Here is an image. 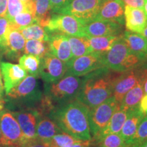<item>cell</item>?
I'll return each mask as SVG.
<instances>
[{
  "label": "cell",
  "instance_id": "cell-6",
  "mask_svg": "<svg viewBox=\"0 0 147 147\" xmlns=\"http://www.w3.org/2000/svg\"><path fill=\"white\" fill-rule=\"evenodd\" d=\"M0 145H18L22 146L24 140L20 127L12 112L5 108V104L0 108Z\"/></svg>",
  "mask_w": 147,
  "mask_h": 147
},
{
  "label": "cell",
  "instance_id": "cell-1",
  "mask_svg": "<svg viewBox=\"0 0 147 147\" xmlns=\"http://www.w3.org/2000/svg\"><path fill=\"white\" fill-rule=\"evenodd\" d=\"M90 109L76 100L51 113V118L65 133L82 141L91 140L89 125Z\"/></svg>",
  "mask_w": 147,
  "mask_h": 147
},
{
  "label": "cell",
  "instance_id": "cell-48",
  "mask_svg": "<svg viewBox=\"0 0 147 147\" xmlns=\"http://www.w3.org/2000/svg\"><path fill=\"white\" fill-rule=\"evenodd\" d=\"M0 147H22L18 145H0Z\"/></svg>",
  "mask_w": 147,
  "mask_h": 147
},
{
  "label": "cell",
  "instance_id": "cell-49",
  "mask_svg": "<svg viewBox=\"0 0 147 147\" xmlns=\"http://www.w3.org/2000/svg\"><path fill=\"white\" fill-rule=\"evenodd\" d=\"M143 10L145 12V13L147 15V0H145V3L144 5V8H143Z\"/></svg>",
  "mask_w": 147,
  "mask_h": 147
},
{
  "label": "cell",
  "instance_id": "cell-25",
  "mask_svg": "<svg viewBox=\"0 0 147 147\" xmlns=\"http://www.w3.org/2000/svg\"><path fill=\"white\" fill-rule=\"evenodd\" d=\"M121 36H95L87 38L89 39L92 53L103 55L111 49L115 42Z\"/></svg>",
  "mask_w": 147,
  "mask_h": 147
},
{
  "label": "cell",
  "instance_id": "cell-31",
  "mask_svg": "<svg viewBox=\"0 0 147 147\" xmlns=\"http://www.w3.org/2000/svg\"><path fill=\"white\" fill-rule=\"evenodd\" d=\"M10 23L11 28L21 30L25 27L37 23V21L36 16L34 14L27 11H23L14 16L13 19L10 21Z\"/></svg>",
  "mask_w": 147,
  "mask_h": 147
},
{
  "label": "cell",
  "instance_id": "cell-50",
  "mask_svg": "<svg viewBox=\"0 0 147 147\" xmlns=\"http://www.w3.org/2000/svg\"><path fill=\"white\" fill-rule=\"evenodd\" d=\"M69 1V0H67V1ZM67 1H66V2H67Z\"/></svg>",
  "mask_w": 147,
  "mask_h": 147
},
{
  "label": "cell",
  "instance_id": "cell-28",
  "mask_svg": "<svg viewBox=\"0 0 147 147\" xmlns=\"http://www.w3.org/2000/svg\"><path fill=\"white\" fill-rule=\"evenodd\" d=\"M25 54L32 55L40 59L50 53L48 42L36 40H27L25 42L24 48Z\"/></svg>",
  "mask_w": 147,
  "mask_h": 147
},
{
  "label": "cell",
  "instance_id": "cell-15",
  "mask_svg": "<svg viewBox=\"0 0 147 147\" xmlns=\"http://www.w3.org/2000/svg\"><path fill=\"white\" fill-rule=\"evenodd\" d=\"M123 25L115 22L94 20L84 25L86 37L121 36Z\"/></svg>",
  "mask_w": 147,
  "mask_h": 147
},
{
  "label": "cell",
  "instance_id": "cell-41",
  "mask_svg": "<svg viewBox=\"0 0 147 147\" xmlns=\"http://www.w3.org/2000/svg\"><path fill=\"white\" fill-rule=\"evenodd\" d=\"M8 6V0H0V16H5Z\"/></svg>",
  "mask_w": 147,
  "mask_h": 147
},
{
  "label": "cell",
  "instance_id": "cell-10",
  "mask_svg": "<svg viewBox=\"0 0 147 147\" xmlns=\"http://www.w3.org/2000/svg\"><path fill=\"white\" fill-rule=\"evenodd\" d=\"M67 64L65 76H84L104 66L102 61V55L92 53L79 57L73 58Z\"/></svg>",
  "mask_w": 147,
  "mask_h": 147
},
{
  "label": "cell",
  "instance_id": "cell-45",
  "mask_svg": "<svg viewBox=\"0 0 147 147\" xmlns=\"http://www.w3.org/2000/svg\"><path fill=\"white\" fill-rule=\"evenodd\" d=\"M130 147H147V140L146 142L142 143V144H138V145H134V146H131Z\"/></svg>",
  "mask_w": 147,
  "mask_h": 147
},
{
  "label": "cell",
  "instance_id": "cell-38",
  "mask_svg": "<svg viewBox=\"0 0 147 147\" xmlns=\"http://www.w3.org/2000/svg\"><path fill=\"white\" fill-rule=\"evenodd\" d=\"M22 147H52L50 142H46L43 141H40L39 140L32 141L23 144Z\"/></svg>",
  "mask_w": 147,
  "mask_h": 147
},
{
  "label": "cell",
  "instance_id": "cell-39",
  "mask_svg": "<svg viewBox=\"0 0 147 147\" xmlns=\"http://www.w3.org/2000/svg\"><path fill=\"white\" fill-rule=\"evenodd\" d=\"M125 5L134 8L143 9L145 3V0H123Z\"/></svg>",
  "mask_w": 147,
  "mask_h": 147
},
{
  "label": "cell",
  "instance_id": "cell-13",
  "mask_svg": "<svg viewBox=\"0 0 147 147\" xmlns=\"http://www.w3.org/2000/svg\"><path fill=\"white\" fill-rule=\"evenodd\" d=\"M12 115L17 120L23 134L24 144L36 140L37 117L38 114L34 109L20 110L12 111Z\"/></svg>",
  "mask_w": 147,
  "mask_h": 147
},
{
  "label": "cell",
  "instance_id": "cell-8",
  "mask_svg": "<svg viewBox=\"0 0 147 147\" xmlns=\"http://www.w3.org/2000/svg\"><path fill=\"white\" fill-rule=\"evenodd\" d=\"M45 28L48 32L62 33L66 36L86 37L84 25L69 14L54 13Z\"/></svg>",
  "mask_w": 147,
  "mask_h": 147
},
{
  "label": "cell",
  "instance_id": "cell-47",
  "mask_svg": "<svg viewBox=\"0 0 147 147\" xmlns=\"http://www.w3.org/2000/svg\"><path fill=\"white\" fill-rule=\"evenodd\" d=\"M3 104H5V101L2 98V99H1V100H0V108H1V106H3ZM1 128H0V139H1Z\"/></svg>",
  "mask_w": 147,
  "mask_h": 147
},
{
  "label": "cell",
  "instance_id": "cell-3",
  "mask_svg": "<svg viewBox=\"0 0 147 147\" xmlns=\"http://www.w3.org/2000/svg\"><path fill=\"white\" fill-rule=\"evenodd\" d=\"M102 61L106 68L117 72H123L139 67L144 60L131 52L121 36L111 49L102 55Z\"/></svg>",
  "mask_w": 147,
  "mask_h": 147
},
{
  "label": "cell",
  "instance_id": "cell-43",
  "mask_svg": "<svg viewBox=\"0 0 147 147\" xmlns=\"http://www.w3.org/2000/svg\"><path fill=\"white\" fill-rule=\"evenodd\" d=\"M5 90H4V85H3L2 74H1V67H0V100L3 98V95H4Z\"/></svg>",
  "mask_w": 147,
  "mask_h": 147
},
{
  "label": "cell",
  "instance_id": "cell-7",
  "mask_svg": "<svg viewBox=\"0 0 147 147\" xmlns=\"http://www.w3.org/2000/svg\"><path fill=\"white\" fill-rule=\"evenodd\" d=\"M119 104L112 96L96 107L90 109L89 125L94 138L106 127Z\"/></svg>",
  "mask_w": 147,
  "mask_h": 147
},
{
  "label": "cell",
  "instance_id": "cell-40",
  "mask_svg": "<svg viewBox=\"0 0 147 147\" xmlns=\"http://www.w3.org/2000/svg\"><path fill=\"white\" fill-rule=\"evenodd\" d=\"M24 4L26 5L27 10L28 12L34 14L36 16V9H35V3L34 0H20Z\"/></svg>",
  "mask_w": 147,
  "mask_h": 147
},
{
  "label": "cell",
  "instance_id": "cell-20",
  "mask_svg": "<svg viewBox=\"0 0 147 147\" xmlns=\"http://www.w3.org/2000/svg\"><path fill=\"white\" fill-rule=\"evenodd\" d=\"M25 42L19 30L11 28L1 50L10 59L17 58L24 52Z\"/></svg>",
  "mask_w": 147,
  "mask_h": 147
},
{
  "label": "cell",
  "instance_id": "cell-29",
  "mask_svg": "<svg viewBox=\"0 0 147 147\" xmlns=\"http://www.w3.org/2000/svg\"><path fill=\"white\" fill-rule=\"evenodd\" d=\"M19 31L26 40H36L48 42L50 36L48 34L47 30L37 23L32 24Z\"/></svg>",
  "mask_w": 147,
  "mask_h": 147
},
{
  "label": "cell",
  "instance_id": "cell-14",
  "mask_svg": "<svg viewBox=\"0 0 147 147\" xmlns=\"http://www.w3.org/2000/svg\"><path fill=\"white\" fill-rule=\"evenodd\" d=\"M125 6L123 0H103L95 20L115 22L123 25Z\"/></svg>",
  "mask_w": 147,
  "mask_h": 147
},
{
  "label": "cell",
  "instance_id": "cell-27",
  "mask_svg": "<svg viewBox=\"0 0 147 147\" xmlns=\"http://www.w3.org/2000/svg\"><path fill=\"white\" fill-rule=\"evenodd\" d=\"M21 67L28 74L36 78L39 76L41 59L32 55L25 54L18 59Z\"/></svg>",
  "mask_w": 147,
  "mask_h": 147
},
{
  "label": "cell",
  "instance_id": "cell-4",
  "mask_svg": "<svg viewBox=\"0 0 147 147\" xmlns=\"http://www.w3.org/2000/svg\"><path fill=\"white\" fill-rule=\"evenodd\" d=\"M5 94V103L14 107H25L36 104L40 102L42 97L37 78L32 75H27L19 84Z\"/></svg>",
  "mask_w": 147,
  "mask_h": 147
},
{
  "label": "cell",
  "instance_id": "cell-9",
  "mask_svg": "<svg viewBox=\"0 0 147 147\" xmlns=\"http://www.w3.org/2000/svg\"><path fill=\"white\" fill-rule=\"evenodd\" d=\"M82 80L78 76H64L60 80L49 84L47 93L53 102H61L78 93Z\"/></svg>",
  "mask_w": 147,
  "mask_h": 147
},
{
  "label": "cell",
  "instance_id": "cell-44",
  "mask_svg": "<svg viewBox=\"0 0 147 147\" xmlns=\"http://www.w3.org/2000/svg\"><path fill=\"white\" fill-rule=\"evenodd\" d=\"M143 89H144V95L147 94V76L145 78L144 82V85H143Z\"/></svg>",
  "mask_w": 147,
  "mask_h": 147
},
{
  "label": "cell",
  "instance_id": "cell-23",
  "mask_svg": "<svg viewBox=\"0 0 147 147\" xmlns=\"http://www.w3.org/2000/svg\"><path fill=\"white\" fill-rule=\"evenodd\" d=\"M127 116V110L121 108L120 104H119L107 125L95 138V139L99 141L108 134L120 133L126 120Z\"/></svg>",
  "mask_w": 147,
  "mask_h": 147
},
{
  "label": "cell",
  "instance_id": "cell-35",
  "mask_svg": "<svg viewBox=\"0 0 147 147\" xmlns=\"http://www.w3.org/2000/svg\"><path fill=\"white\" fill-rule=\"evenodd\" d=\"M147 140V117H144L138 127L137 129L136 133L132 139L131 143L128 147H130L134 145H138L142 143L146 142Z\"/></svg>",
  "mask_w": 147,
  "mask_h": 147
},
{
  "label": "cell",
  "instance_id": "cell-26",
  "mask_svg": "<svg viewBox=\"0 0 147 147\" xmlns=\"http://www.w3.org/2000/svg\"><path fill=\"white\" fill-rule=\"evenodd\" d=\"M70 45L72 59L92 53L87 37L67 36Z\"/></svg>",
  "mask_w": 147,
  "mask_h": 147
},
{
  "label": "cell",
  "instance_id": "cell-5",
  "mask_svg": "<svg viewBox=\"0 0 147 147\" xmlns=\"http://www.w3.org/2000/svg\"><path fill=\"white\" fill-rule=\"evenodd\" d=\"M103 0H69L56 12L72 16L84 25L94 21Z\"/></svg>",
  "mask_w": 147,
  "mask_h": 147
},
{
  "label": "cell",
  "instance_id": "cell-33",
  "mask_svg": "<svg viewBox=\"0 0 147 147\" xmlns=\"http://www.w3.org/2000/svg\"><path fill=\"white\" fill-rule=\"evenodd\" d=\"M82 140L75 139L69 134L61 132L54 136L50 141V144L52 147H64L68 145L80 142Z\"/></svg>",
  "mask_w": 147,
  "mask_h": 147
},
{
  "label": "cell",
  "instance_id": "cell-12",
  "mask_svg": "<svg viewBox=\"0 0 147 147\" xmlns=\"http://www.w3.org/2000/svg\"><path fill=\"white\" fill-rule=\"evenodd\" d=\"M67 69V64L49 53L41 59L39 76L47 84H51L63 78Z\"/></svg>",
  "mask_w": 147,
  "mask_h": 147
},
{
  "label": "cell",
  "instance_id": "cell-11",
  "mask_svg": "<svg viewBox=\"0 0 147 147\" xmlns=\"http://www.w3.org/2000/svg\"><path fill=\"white\" fill-rule=\"evenodd\" d=\"M146 76L147 69L139 68L138 67L121 72L115 80L113 97L120 104L127 93L131 90L141 78H146Z\"/></svg>",
  "mask_w": 147,
  "mask_h": 147
},
{
  "label": "cell",
  "instance_id": "cell-34",
  "mask_svg": "<svg viewBox=\"0 0 147 147\" xmlns=\"http://www.w3.org/2000/svg\"><path fill=\"white\" fill-rule=\"evenodd\" d=\"M23 11H27V7L20 0H8V6L5 16L9 21H12L14 16Z\"/></svg>",
  "mask_w": 147,
  "mask_h": 147
},
{
  "label": "cell",
  "instance_id": "cell-46",
  "mask_svg": "<svg viewBox=\"0 0 147 147\" xmlns=\"http://www.w3.org/2000/svg\"><path fill=\"white\" fill-rule=\"evenodd\" d=\"M141 34H142L143 36L145 37V38L147 39V25L145 27V28L143 29V31L142 32V33H141Z\"/></svg>",
  "mask_w": 147,
  "mask_h": 147
},
{
  "label": "cell",
  "instance_id": "cell-17",
  "mask_svg": "<svg viewBox=\"0 0 147 147\" xmlns=\"http://www.w3.org/2000/svg\"><path fill=\"white\" fill-rule=\"evenodd\" d=\"M48 43L51 54L65 63H68L72 59L70 45L66 35L59 33L51 35Z\"/></svg>",
  "mask_w": 147,
  "mask_h": 147
},
{
  "label": "cell",
  "instance_id": "cell-52",
  "mask_svg": "<svg viewBox=\"0 0 147 147\" xmlns=\"http://www.w3.org/2000/svg\"></svg>",
  "mask_w": 147,
  "mask_h": 147
},
{
  "label": "cell",
  "instance_id": "cell-24",
  "mask_svg": "<svg viewBox=\"0 0 147 147\" xmlns=\"http://www.w3.org/2000/svg\"><path fill=\"white\" fill-rule=\"evenodd\" d=\"M145 78H141L138 83L127 93L123 100L119 104L121 108L128 110L139 106L140 102L144 95L143 85Z\"/></svg>",
  "mask_w": 147,
  "mask_h": 147
},
{
  "label": "cell",
  "instance_id": "cell-21",
  "mask_svg": "<svg viewBox=\"0 0 147 147\" xmlns=\"http://www.w3.org/2000/svg\"><path fill=\"white\" fill-rule=\"evenodd\" d=\"M63 132L53 119L45 115H38L36 124L37 140L50 142L54 136Z\"/></svg>",
  "mask_w": 147,
  "mask_h": 147
},
{
  "label": "cell",
  "instance_id": "cell-16",
  "mask_svg": "<svg viewBox=\"0 0 147 147\" xmlns=\"http://www.w3.org/2000/svg\"><path fill=\"white\" fill-rule=\"evenodd\" d=\"M1 74H2L5 93H7L12 88L19 84L28 74L18 64L8 62L0 63Z\"/></svg>",
  "mask_w": 147,
  "mask_h": 147
},
{
  "label": "cell",
  "instance_id": "cell-2",
  "mask_svg": "<svg viewBox=\"0 0 147 147\" xmlns=\"http://www.w3.org/2000/svg\"><path fill=\"white\" fill-rule=\"evenodd\" d=\"M121 72L104 67L89 74L82 80L77 93V100L87 106L89 109L96 107L113 96L116 79Z\"/></svg>",
  "mask_w": 147,
  "mask_h": 147
},
{
  "label": "cell",
  "instance_id": "cell-18",
  "mask_svg": "<svg viewBox=\"0 0 147 147\" xmlns=\"http://www.w3.org/2000/svg\"><path fill=\"white\" fill-rule=\"evenodd\" d=\"M144 115L145 114L140 110L139 106L127 110L126 120L119 133L127 147L136 133L137 129L141 121L145 117Z\"/></svg>",
  "mask_w": 147,
  "mask_h": 147
},
{
  "label": "cell",
  "instance_id": "cell-19",
  "mask_svg": "<svg viewBox=\"0 0 147 147\" xmlns=\"http://www.w3.org/2000/svg\"><path fill=\"white\" fill-rule=\"evenodd\" d=\"M124 18L126 28L130 32L141 34L147 25V15L143 9L125 5Z\"/></svg>",
  "mask_w": 147,
  "mask_h": 147
},
{
  "label": "cell",
  "instance_id": "cell-30",
  "mask_svg": "<svg viewBox=\"0 0 147 147\" xmlns=\"http://www.w3.org/2000/svg\"><path fill=\"white\" fill-rule=\"evenodd\" d=\"M37 23L45 28L51 18L50 0H34Z\"/></svg>",
  "mask_w": 147,
  "mask_h": 147
},
{
  "label": "cell",
  "instance_id": "cell-36",
  "mask_svg": "<svg viewBox=\"0 0 147 147\" xmlns=\"http://www.w3.org/2000/svg\"><path fill=\"white\" fill-rule=\"evenodd\" d=\"M10 29V23L6 16H0V50L4 45Z\"/></svg>",
  "mask_w": 147,
  "mask_h": 147
},
{
  "label": "cell",
  "instance_id": "cell-37",
  "mask_svg": "<svg viewBox=\"0 0 147 147\" xmlns=\"http://www.w3.org/2000/svg\"><path fill=\"white\" fill-rule=\"evenodd\" d=\"M67 0H50L51 10L53 14L56 13V12L63 7Z\"/></svg>",
  "mask_w": 147,
  "mask_h": 147
},
{
  "label": "cell",
  "instance_id": "cell-51",
  "mask_svg": "<svg viewBox=\"0 0 147 147\" xmlns=\"http://www.w3.org/2000/svg\"><path fill=\"white\" fill-rule=\"evenodd\" d=\"M146 117H147V113H146Z\"/></svg>",
  "mask_w": 147,
  "mask_h": 147
},
{
  "label": "cell",
  "instance_id": "cell-22",
  "mask_svg": "<svg viewBox=\"0 0 147 147\" xmlns=\"http://www.w3.org/2000/svg\"><path fill=\"white\" fill-rule=\"evenodd\" d=\"M121 36L132 53L143 60L147 59V39L145 37L130 31L124 32Z\"/></svg>",
  "mask_w": 147,
  "mask_h": 147
},
{
  "label": "cell",
  "instance_id": "cell-42",
  "mask_svg": "<svg viewBox=\"0 0 147 147\" xmlns=\"http://www.w3.org/2000/svg\"><path fill=\"white\" fill-rule=\"evenodd\" d=\"M91 140L87 141H80V142L74 143V144L68 145L64 147H89V145L91 144Z\"/></svg>",
  "mask_w": 147,
  "mask_h": 147
},
{
  "label": "cell",
  "instance_id": "cell-32",
  "mask_svg": "<svg viewBox=\"0 0 147 147\" xmlns=\"http://www.w3.org/2000/svg\"><path fill=\"white\" fill-rule=\"evenodd\" d=\"M99 147H127L120 134H108L98 141Z\"/></svg>",
  "mask_w": 147,
  "mask_h": 147
}]
</instances>
